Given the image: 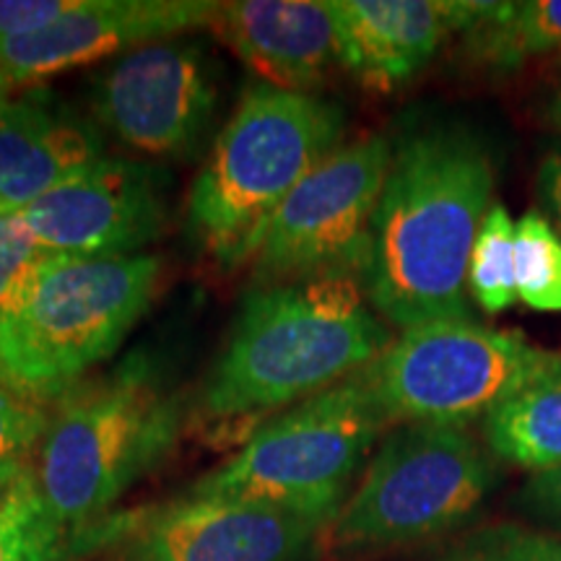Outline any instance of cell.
Masks as SVG:
<instances>
[{
	"label": "cell",
	"instance_id": "6da1fadb",
	"mask_svg": "<svg viewBox=\"0 0 561 561\" xmlns=\"http://www.w3.org/2000/svg\"><path fill=\"white\" fill-rule=\"evenodd\" d=\"M494 195V164L471 133H411L392 153L369 231L364 289L401 331L473 320L468 265Z\"/></svg>",
	"mask_w": 561,
	"mask_h": 561
},
{
	"label": "cell",
	"instance_id": "7a4b0ae2",
	"mask_svg": "<svg viewBox=\"0 0 561 561\" xmlns=\"http://www.w3.org/2000/svg\"><path fill=\"white\" fill-rule=\"evenodd\" d=\"M390 343L388 328L364 307L354 273L255 286L203 385V413L257 421L343 382Z\"/></svg>",
	"mask_w": 561,
	"mask_h": 561
},
{
	"label": "cell",
	"instance_id": "3957f363",
	"mask_svg": "<svg viewBox=\"0 0 561 561\" xmlns=\"http://www.w3.org/2000/svg\"><path fill=\"white\" fill-rule=\"evenodd\" d=\"M343 112L314 94L255 83L224 125L187 195V229L224 268L255 261L294 187L339 149Z\"/></svg>",
	"mask_w": 561,
	"mask_h": 561
},
{
	"label": "cell",
	"instance_id": "277c9868",
	"mask_svg": "<svg viewBox=\"0 0 561 561\" xmlns=\"http://www.w3.org/2000/svg\"><path fill=\"white\" fill-rule=\"evenodd\" d=\"M182 403L144 354L70 388L39 445L34 479L66 525L94 520L172 453Z\"/></svg>",
	"mask_w": 561,
	"mask_h": 561
},
{
	"label": "cell",
	"instance_id": "5b68a950",
	"mask_svg": "<svg viewBox=\"0 0 561 561\" xmlns=\"http://www.w3.org/2000/svg\"><path fill=\"white\" fill-rule=\"evenodd\" d=\"M161 276L157 255H47L16 318L0 331L9 385L34 398L76 388L110 359L149 312Z\"/></svg>",
	"mask_w": 561,
	"mask_h": 561
},
{
	"label": "cell",
	"instance_id": "8992f818",
	"mask_svg": "<svg viewBox=\"0 0 561 561\" xmlns=\"http://www.w3.org/2000/svg\"><path fill=\"white\" fill-rule=\"evenodd\" d=\"M385 424L371 392L351 375L252 432L240 453L203 476L187 496L271 504L328 530Z\"/></svg>",
	"mask_w": 561,
	"mask_h": 561
},
{
	"label": "cell",
	"instance_id": "52a82bcc",
	"mask_svg": "<svg viewBox=\"0 0 561 561\" xmlns=\"http://www.w3.org/2000/svg\"><path fill=\"white\" fill-rule=\"evenodd\" d=\"M496 481L494 460L462 426L405 424L328 525V543L351 557L430 541L466 523Z\"/></svg>",
	"mask_w": 561,
	"mask_h": 561
},
{
	"label": "cell",
	"instance_id": "ba28073f",
	"mask_svg": "<svg viewBox=\"0 0 561 561\" xmlns=\"http://www.w3.org/2000/svg\"><path fill=\"white\" fill-rule=\"evenodd\" d=\"M561 371V354L473 320L432 322L356 371L388 421L462 426Z\"/></svg>",
	"mask_w": 561,
	"mask_h": 561
},
{
	"label": "cell",
	"instance_id": "9c48e42d",
	"mask_svg": "<svg viewBox=\"0 0 561 561\" xmlns=\"http://www.w3.org/2000/svg\"><path fill=\"white\" fill-rule=\"evenodd\" d=\"M392 164L390 140L339 146L280 203L255 255L257 286L354 273L367 265L369 231Z\"/></svg>",
	"mask_w": 561,
	"mask_h": 561
},
{
	"label": "cell",
	"instance_id": "30bf717a",
	"mask_svg": "<svg viewBox=\"0 0 561 561\" xmlns=\"http://www.w3.org/2000/svg\"><path fill=\"white\" fill-rule=\"evenodd\" d=\"M214 70L198 45L157 42L125 53L94 83V117L125 146L149 157L198 151L216 115Z\"/></svg>",
	"mask_w": 561,
	"mask_h": 561
},
{
	"label": "cell",
	"instance_id": "8fae6325",
	"mask_svg": "<svg viewBox=\"0 0 561 561\" xmlns=\"http://www.w3.org/2000/svg\"><path fill=\"white\" fill-rule=\"evenodd\" d=\"M19 214L50 255H140L164 231L167 174L104 157Z\"/></svg>",
	"mask_w": 561,
	"mask_h": 561
},
{
	"label": "cell",
	"instance_id": "7c38bea8",
	"mask_svg": "<svg viewBox=\"0 0 561 561\" xmlns=\"http://www.w3.org/2000/svg\"><path fill=\"white\" fill-rule=\"evenodd\" d=\"M219 9L210 0H79L42 32L0 42V66L13 89L32 87L68 68L214 26Z\"/></svg>",
	"mask_w": 561,
	"mask_h": 561
},
{
	"label": "cell",
	"instance_id": "4fadbf2b",
	"mask_svg": "<svg viewBox=\"0 0 561 561\" xmlns=\"http://www.w3.org/2000/svg\"><path fill=\"white\" fill-rule=\"evenodd\" d=\"M320 523L271 504L185 496L140 533L138 561H305Z\"/></svg>",
	"mask_w": 561,
	"mask_h": 561
},
{
	"label": "cell",
	"instance_id": "5bb4252c",
	"mask_svg": "<svg viewBox=\"0 0 561 561\" xmlns=\"http://www.w3.org/2000/svg\"><path fill=\"white\" fill-rule=\"evenodd\" d=\"M339 62L375 91L416 76L447 34L466 32L486 11L481 0H328Z\"/></svg>",
	"mask_w": 561,
	"mask_h": 561
},
{
	"label": "cell",
	"instance_id": "9a60e30c",
	"mask_svg": "<svg viewBox=\"0 0 561 561\" xmlns=\"http://www.w3.org/2000/svg\"><path fill=\"white\" fill-rule=\"evenodd\" d=\"M221 39L268 87L312 94L339 60L328 0H237L214 21Z\"/></svg>",
	"mask_w": 561,
	"mask_h": 561
},
{
	"label": "cell",
	"instance_id": "2e32d148",
	"mask_svg": "<svg viewBox=\"0 0 561 561\" xmlns=\"http://www.w3.org/2000/svg\"><path fill=\"white\" fill-rule=\"evenodd\" d=\"M104 159L96 125L45 91L0 112V210H21Z\"/></svg>",
	"mask_w": 561,
	"mask_h": 561
},
{
	"label": "cell",
	"instance_id": "e0dca14e",
	"mask_svg": "<svg viewBox=\"0 0 561 561\" xmlns=\"http://www.w3.org/2000/svg\"><path fill=\"white\" fill-rule=\"evenodd\" d=\"M491 455L525 471L561 468V371L528 385L483 416Z\"/></svg>",
	"mask_w": 561,
	"mask_h": 561
},
{
	"label": "cell",
	"instance_id": "ac0fdd59",
	"mask_svg": "<svg viewBox=\"0 0 561 561\" xmlns=\"http://www.w3.org/2000/svg\"><path fill=\"white\" fill-rule=\"evenodd\" d=\"M466 53L494 70H515L536 55L561 50V0L486 3L462 32Z\"/></svg>",
	"mask_w": 561,
	"mask_h": 561
},
{
	"label": "cell",
	"instance_id": "d6986e66",
	"mask_svg": "<svg viewBox=\"0 0 561 561\" xmlns=\"http://www.w3.org/2000/svg\"><path fill=\"white\" fill-rule=\"evenodd\" d=\"M62 541L66 525L47 507L32 468L0 502V561H58Z\"/></svg>",
	"mask_w": 561,
	"mask_h": 561
},
{
	"label": "cell",
	"instance_id": "ffe728a7",
	"mask_svg": "<svg viewBox=\"0 0 561 561\" xmlns=\"http://www.w3.org/2000/svg\"><path fill=\"white\" fill-rule=\"evenodd\" d=\"M515 240L517 224L507 206L491 203L468 265V291L489 314L504 312L517 299Z\"/></svg>",
	"mask_w": 561,
	"mask_h": 561
},
{
	"label": "cell",
	"instance_id": "44dd1931",
	"mask_svg": "<svg viewBox=\"0 0 561 561\" xmlns=\"http://www.w3.org/2000/svg\"><path fill=\"white\" fill-rule=\"evenodd\" d=\"M515 278L523 305L561 312V237L538 210H528L517 221Z\"/></svg>",
	"mask_w": 561,
	"mask_h": 561
},
{
	"label": "cell",
	"instance_id": "7402d4cb",
	"mask_svg": "<svg viewBox=\"0 0 561 561\" xmlns=\"http://www.w3.org/2000/svg\"><path fill=\"white\" fill-rule=\"evenodd\" d=\"M439 561H561V533L494 523L468 533Z\"/></svg>",
	"mask_w": 561,
	"mask_h": 561
},
{
	"label": "cell",
	"instance_id": "603a6c76",
	"mask_svg": "<svg viewBox=\"0 0 561 561\" xmlns=\"http://www.w3.org/2000/svg\"><path fill=\"white\" fill-rule=\"evenodd\" d=\"M47 255L50 252L39 248L19 210H0V331L16 318Z\"/></svg>",
	"mask_w": 561,
	"mask_h": 561
},
{
	"label": "cell",
	"instance_id": "cb8c5ba5",
	"mask_svg": "<svg viewBox=\"0 0 561 561\" xmlns=\"http://www.w3.org/2000/svg\"><path fill=\"white\" fill-rule=\"evenodd\" d=\"M50 421L39 398L0 382V460L30 458L45 439Z\"/></svg>",
	"mask_w": 561,
	"mask_h": 561
},
{
	"label": "cell",
	"instance_id": "d4e9b609",
	"mask_svg": "<svg viewBox=\"0 0 561 561\" xmlns=\"http://www.w3.org/2000/svg\"><path fill=\"white\" fill-rule=\"evenodd\" d=\"M76 5L79 0H0V42L37 34Z\"/></svg>",
	"mask_w": 561,
	"mask_h": 561
},
{
	"label": "cell",
	"instance_id": "484cf974",
	"mask_svg": "<svg viewBox=\"0 0 561 561\" xmlns=\"http://www.w3.org/2000/svg\"><path fill=\"white\" fill-rule=\"evenodd\" d=\"M517 510L551 533H561V468L533 473L517 494Z\"/></svg>",
	"mask_w": 561,
	"mask_h": 561
},
{
	"label": "cell",
	"instance_id": "4316f807",
	"mask_svg": "<svg viewBox=\"0 0 561 561\" xmlns=\"http://www.w3.org/2000/svg\"><path fill=\"white\" fill-rule=\"evenodd\" d=\"M538 185H541L543 201L549 203L551 214L557 216L561 229V146L551 151L538 170Z\"/></svg>",
	"mask_w": 561,
	"mask_h": 561
},
{
	"label": "cell",
	"instance_id": "83f0119b",
	"mask_svg": "<svg viewBox=\"0 0 561 561\" xmlns=\"http://www.w3.org/2000/svg\"><path fill=\"white\" fill-rule=\"evenodd\" d=\"M32 460L30 458H11L0 460V502L11 494L13 489L19 486V481L24 479L26 473H32Z\"/></svg>",
	"mask_w": 561,
	"mask_h": 561
},
{
	"label": "cell",
	"instance_id": "f1b7e54d",
	"mask_svg": "<svg viewBox=\"0 0 561 561\" xmlns=\"http://www.w3.org/2000/svg\"><path fill=\"white\" fill-rule=\"evenodd\" d=\"M11 91H13V83L9 79V73H5L3 66H0V102L3 100H11Z\"/></svg>",
	"mask_w": 561,
	"mask_h": 561
},
{
	"label": "cell",
	"instance_id": "f546056e",
	"mask_svg": "<svg viewBox=\"0 0 561 561\" xmlns=\"http://www.w3.org/2000/svg\"><path fill=\"white\" fill-rule=\"evenodd\" d=\"M551 115H553V121H557V123L561 125V94L557 96V102H553V107H551Z\"/></svg>",
	"mask_w": 561,
	"mask_h": 561
},
{
	"label": "cell",
	"instance_id": "4dcf8cb0",
	"mask_svg": "<svg viewBox=\"0 0 561 561\" xmlns=\"http://www.w3.org/2000/svg\"><path fill=\"white\" fill-rule=\"evenodd\" d=\"M0 382H5V385H9V377H5V367H3V359H0ZM11 388H13V385H11Z\"/></svg>",
	"mask_w": 561,
	"mask_h": 561
},
{
	"label": "cell",
	"instance_id": "1f68e13d",
	"mask_svg": "<svg viewBox=\"0 0 561 561\" xmlns=\"http://www.w3.org/2000/svg\"><path fill=\"white\" fill-rule=\"evenodd\" d=\"M5 102H9V100H3V102H0V112H3V107H5Z\"/></svg>",
	"mask_w": 561,
	"mask_h": 561
}]
</instances>
